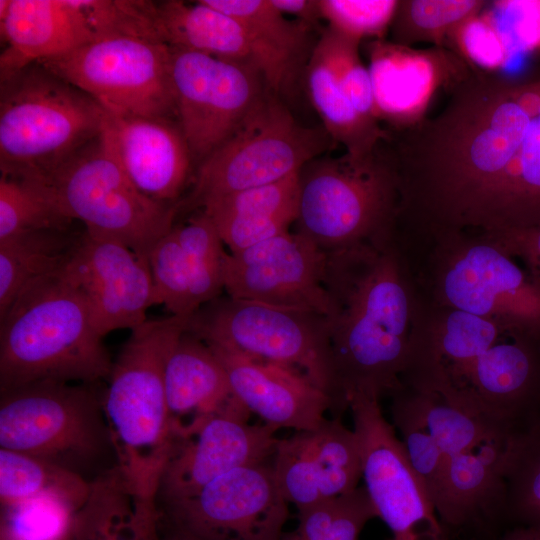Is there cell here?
<instances>
[{"label": "cell", "mask_w": 540, "mask_h": 540, "mask_svg": "<svg viewBox=\"0 0 540 540\" xmlns=\"http://www.w3.org/2000/svg\"><path fill=\"white\" fill-rule=\"evenodd\" d=\"M499 540H540V529L518 525L507 531Z\"/></svg>", "instance_id": "49"}, {"label": "cell", "mask_w": 540, "mask_h": 540, "mask_svg": "<svg viewBox=\"0 0 540 540\" xmlns=\"http://www.w3.org/2000/svg\"><path fill=\"white\" fill-rule=\"evenodd\" d=\"M444 398L511 439L540 424V346L504 337L484 351Z\"/></svg>", "instance_id": "17"}, {"label": "cell", "mask_w": 540, "mask_h": 540, "mask_svg": "<svg viewBox=\"0 0 540 540\" xmlns=\"http://www.w3.org/2000/svg\"><path fill=\"white\" fill-rule=\"evenodd\" d=\"M90 480L58 465L24 453L0 448L1 507L39 497H57L79 508Z\"/></svg>", "instance_id": "37"}, {"label": "cell", "mask_w": 540, "mask_h": 540, "mask_svg": "<svg viewBox=\"0 0 540 540\" xmlns=\"http://www.w3.org/2000/svg\"><path fill=\"white\" fill-rule=\"evenodd\" d=\"M482 235L492 239L514 259L520 260L540 285V225Z\"/></svg>", "instance_id": "46"}, {"label": "cell", "mask_w": 540, "mask_h": 540, "mask_svg": "<svg viewBox=\"0 0 540 540\" xmlns=\"http://www.w3.org/2000/svg\"><path fill=\"white\" fill-rule=\"evenodd\" d=\"M393 423L402 435L410 464L434 506L445 476L448 456L425 428L404 420H393Z\"/></svg>", "instance_id": "45"}, {"label": "cell", "mask_w": 540, "mask_h": 540, "mask_svg": "<svg viewBox=\"0 0 540 540\" xmlns=\"http://www.w3.org/2000/svg\"><path fill=\"white\" fill-rule=\"evenodd\" d=\"M504 449L489 444L447 457L434 508L448 538L490 537L507 520Z\"/></svg>", "instance_id": "26"}, {"label": "cell", "mask_w": 540, "mask_h": 540, "mask_svg": "<svg viewBox=\"0 0 540 540\" xmlns=\"http://www.w3.org/2000/svg\"><path fill=\"white\" fill-rule=\"evenodd\" d=\"M108 113L88 94L33 63L1 80L0 170L40 177L103 130Z\"/></svg>", "instance_id": "6"}, {"label": "cell", "mask_w": 540, "mask_h": 540, "mask_svg": "<svg viewBox=\"0 0 540 540\" xmlns=\"http://www.w3.org/2000/svg\"><path fill=\"white\" fill-rule=\"evenodd\" d=\"M457 45L472 67L488 73L540 54V0L487 1L461 26Z\"/></svg>", "instance_id": "31"}, {"label": "cell", "mask_w": 540, "mask_h": 540, "mask_svg": "<svg viewBox=\"0 0 540 540\" xmlns=\"http://www.w3.org/2000/svg\"><path fill=\"white\" fill-rule=\"evenodd\" d=\"M62 271L84 296L102 337L133 330L148 319V308L157 305L147 257L114 238L84 229Z\"/></svg>", "instance_id": "18"}, {"label": "cell", "mask_w": 540, "mask_h": 540, "mask_svg": "<svg viewBox=\"0 0 540 540\" xmlns=\"http://www.w3.org/2000/svg\"><path fill=\"white\" fill-rule=\"evenodd\" d=\"M96 384L39 381L1 392L0 448L85 478L114 452Z\"/></svg>", "instance_id": "9"}, {"label": "cell", "mask_w": 540, "mask_h": 540, "mask_svg": "<svg viewBox=\"0 0 540 540\" xmlns=\"http://www.w3.org/2000/svg\"><path fill=\"white\" fill-rule=\"evenodd\" d=\"M73 505L57 497H39L1 507L0 536L8 540H66Z\"/></svg>", "instance_id": "42"}, {"label": "cell", "mask_w": 540, "mask_h": 540, "mask_svg": "<svg viewBox=\"0 0 540 540\" xmlns=\"http://www.w3.org/2000/svg\"><path fill=\"white\" fill-rule=\"evenodd\" d=\"M241 25L251 55L276 96L292 95L319 39L313 27L283 15L271 0H204Z\"/></svg>", "instance_id": "29"}, {"label": "cell", "mask_w": 540, "mask_h": 540, "mask_svg": "<svg viewBox=\"0 0 540 540\" xmlns=\"http://www.w3.org/2000/svg\"><path fill=\"white\" fill-rule=\"evenodd\" d=\"M298 512L294 531L303 540H358L365 525L378 517L365 487Z\"/></svg>", "instance_id": "40"}, {"label": "cell", "mask_w": 540, "mask_h": 540, "mask_svg": "<svg viewBox=\"0 0 540 540\" xmlns=\"http://www.w3.org/2000/svg\"><path fill=\"white\" fill-rule=\"evenodd\" d=\"M485 0H399L389 33L390 41L415 47H446L452 32L476 15Z\"/></svg>", "instance_id": "38"}, {"label": "cell", "mask_w": 540, "mask_h": 540, "mask_svg": "<svg viewBox=\"0 0 540 540\" xmlns=\"http://www.w3.org/2000/svg\"><path fill=\"white\" fill-rule=\"evenodd\" d=\"M281 540H303L295 531L284 533Z\"/></svg>", "instance_id": "50"}, {"label": "cell", "mask_w": 540, "mask_h": 540, "mask_svg": "<svg viewBox=\"0 0 540 540\" xmlns=\"http://www.w3.org/2000/svg\"><path fill=\"white\" fill-rule=\"evenodd\" d=\"M288 504L272 464L264 462L236 468L196 495L158 508L200 540H281Z\"/></svg>", "instance_id": "15"}, {"label": "cell", "mask_w": 540, "mask_h": 540, "mask_svg": "<svg viewBox=\"0 0 540 540\" xmlns=\"http://www.w3.org/2000/svg\"><path fill=\"white\" fill-rule=\"evenodd\" d=\"M393 238L423 301L540 346V285L492 239L465 231H395Z\"/></svg>", "instance_id": "3"}, {"label": "cell", "mask_w": 540, "mask_h": 540, "mask_svg": "<svg viewBox=\"0 0 540 540\" xmlns=\"http://www.w3.org/2000/svg\"><path fill=\"white\" fill-rule=\"evenodd\" d=\"M322 33L327 40L336 77L343 94L363 118L379 124L375 118L369 69L360 57L361 42L348 38L328 26L322 30Z\"/></svg>", "instance_id": "44"}, {"label": "cell", "mask_w": 540, "mask_h": 540, "mask_svg": "<svg viewBox=\"0 0 540 540\" xmlns=\"http://www.w3.org/2000/svg\"><path fill=\"white\" fill-rule=\"evenodd\" d=\"M365 489L392 540H448L435 508L408 459L402 440L382 413L380 400L349 402Z\"/></svg>", "instance_id": "14"}, {"label": "cell", "mask_w": 540, "mask_h": 540, "mask_svg": "<svg viewBox=\"0 0 540 540\" xmlns=\"http://www.w3.org/2000/svg\"><path fill=\"white\" fill-rule=\"evenodd\" d=\"M165 388L172 443L192 435L215 416L251 413L234 395L213 350L186 330L167 360Z\"/></svg>", "instance_id": "27"}, {"label": "cell", "mask_w": 540, "mask_h": 540, "mask_svg": "<svg viewBox=\"0 0 540 540\" xmlns=\"http://www.w3.org/2000/svg\"><path fill=\"white\" fill-rule=\"evenodd\" d=\"M79 236L70 229H45L0 241V318L26 286L67 264Z\"/></svg>", "instance_id": "36"}, {"label": "cell", "mask_w": 540, "mask_h": 540, "mask_svg": "<svg viewBox=\"0 0 540 540\" xmlns=\"http://www.w3.org/2000/svg\"><path fill=\"white\" fill-rule=\"evenodd\" d=\"M507 520L540 529V424L505 448Z\"/></svg>", "instance_id": "39"}, {"label": "cell", "mask_w": 540, "mask_h": 540, "mask_svg": "<svg viewBox=\"0 0 540 540\" xmlns=\"http://www.w3.org/2000/svg\"><path fill=\"white\" fill-rule=\"evenodd\" d=\"M159 540H200L185 530L173 525L160 513Z\"/></svg>", "instance_id": "48"}, {"label": "cell", "mask_w": 540, "mask_h": 540, "mask_svg": "<svg viewBox=\"0 0 540 540\" xmlns=\"http://www.w3.org/2000/svg\"><path fill=\"white\" fill-rule=\"evenodd\" d=\"M418 300L417 321L401 384L444 396L459 384L484 351L509 336L498 325L483 318L432 305L419 296Z\"/></svg>", "instance_id": "22"}, {"label": "cell", "mask_w": 540, "mask_h": 540, "mask_svg": "<svg viewBox=\"0 0 540 540\" xmlns=\"http://www.w3.org/2000/svg\"><path fill=\"white\" fill-rule=\"evenodd\" d=\"M0 33L1 80L94 41L75 0H0Z\"/></svg>", "instance_id": "28"}, {"label": "cell", "mask_w": 540, "mask_h": 540, "mask_svg": "<svg viewBox=\"0 0 540 540\" xmlns=\"http://www.w3.org/2000/svg\"><path fill=\"white\" fill-rule=\"evenodd\" d=\"M159 519L156 497L115 463L90 480L66 540H159Z\"/></svg>", "instance_id": "30"}, {"label": "cell", "mask_w": 540, "mask_h": 540, "mask_svg": "<svg viewBox=\"0 0 540 540\" xmlns=\"http://www.w3.org/2000/svg\"><path fill=\"white\" fill-rule=\"evenodd\" d=\"M120 162L149 198L176 206L193 182L195 166L178 121L108 114Z\"/></svg>", "instance_id": "25"}, {"label": "cell", "mask_w": 540, "mask_h": 540, "mask_svg": "<svg viewBox=\"0 0 540 540\" xmlns=\"http://www.w3.org/2000/svg\"><path fill=\"white\" fill-rule=\"evenodd\" d=\"M272 467L283 496L298 511L354 490L362 478L356 434L341 417L279 439Z\"/></svg>", "instance_id": "21"}, {"label": "cell", "mask_w": 540, "mask_h": 540, "mask_svg": "<svg viewBox=\"0 0 540 540\" xmlns=\"http://www.w3.org/2000/svg\"><path fill=\"white\" fill-rule=\"evenodd\" d=\"M208 346L225 368L237 399L276 430L313 429L323 422L325 412L331 411L330 396L302 370Z\"/></svg>", "instance_id": "24"}, {"label": "cell", "mask_w": 540, "mask_h": 540, "mask_svg": "<svg viewBox=\"0 0 540 540\" xmlns=\"http://www.w3.org/2000/svg\"><path fill=\"white\" fill-rule=\"evenodd\" d=\"M26 180L66 218L121 241L142 257L173 228L178 216L176 206L149 198L131 181L120 162L109 117L101 133L62 164Z\"/></svg>", "instance_id": "8"}, {"label": "cell", "mask_w": 540, "mask_h": 540, "mask_svg": "<svg viewBox=\"0 0 540 540\" xmlns=\"http://www.w3.org/2000/svg\"><path fill=\"white\" fill-rule=\"evenodd\" d=\"M62 269L26 286L0 318L1 392L39 381L94 384L109 377L113 362L103 337Z\"/></svg>", "instance_id": "4"}, {"label": "cell", "mask_w": 540, "mask_h": 540, "mask_svg": "<svg viewBox=\"0 0 540 540\" xmlns=\"http://www.w3.org/2000/svg\"><path fill=\"white\" fill-rule=\"evenodd\" d=\"M398 0H319L322 19L336 32L362 42L386 39Z\"/></svg>", "instance_id": "43"}, {"label": "cell", "mask_w": 540, "mask_h": 540, "mask_svg": "<svg viewBox=\"0 0 540 540\" xmlns=\"http://www.w3.org/2000/svg\"><path fill=\"white\" fill-rule=\"evenodd\" d=\"M382 141L367 155L326 153L300 169L295 231L325 254L391 238L398 185Z\"/></svg>", "instance_id": "7"}, {"label": "cell", "mask_w": 540, "mask_h": 540, "mask_svg": "<svg viewBox=\"0 0 540 540\" xmlns=\"http://www.w3.org/2000/svg\"><path fill=\"white\" fill-rule=\"evenodd\" d=\"M155 22L159 39L169 47L255 62L239 22L204 0L155 1Z\"/></svg>", "instance_id": "34"}, {"label": "cell", "mask_w": 540, "mask_h": 540, "mask_svg": "<svg viewBox=\"0 0 540 540\" xmlns=\"http://www.w3.org/2000/svg\"><path fill=\"white\" fill-rule=\"evenodd\" d=\"M271 3L283 15L293 16L313 28L322 20L319 0H271Z\"/></svg>", "instance_id": "47"}, {"label": "cell", "mask_w": 540, "mask_h": 540, "mask_svg": "<svg viewBox=\"0 0 540 540\" xmlns=\"http://www.w3.org/2000/svg\"><path fill=\"white\" fill-rule=\"evenodd\" d=\"M305 81L322 126L335 144L345 148V152L355 156L367 155L386 139V130L363 118L343 94L322 32L306 67Z\"/></svg>", "instance_id": "35"}, {"label": "cell", "mask_w": 540, "mask_h": 540, "mask_svg": "<svg viewBox=\"0 0 540 540\" xmlns=\"http://www.w3.org/2000/svg\"><path fill=\"white\" fill-rule=\"evenodd\" d=\"M298 173L216 197L207 201L200 210L210 217L230 252L241 251L288 231L296 222Z\"/></svg>", "instance_id": "32"}, {"label": "cell", "mask_w": 540, "mask_h": 540, "mask_svg": "<svg viewBox=\"0 0 540 540\" xmlns=\"http://www.w3.org/2000/svg\"><path fill=\"white\" fill-rule=\"evenodd\" d=\"M177 121L196 168L270 90L258 65L170 47Z\"/></svg>", "instance_id": "13"}, {"label": "cell", "mask_w": 540, "mask_h": 540, "mask_svg": "<svg viewBox=\"0 0 540 540\" xmlns=\"http://www.w3.org/2000/svg\"><path fill=\"white\" fill-rule=\"evenodd\" d=\"M72 222L35 183L1 174L0 241L37 230L70 229Z\"/></svg>", "instance_id": "41"}, {"label": "cell", "mask_w": 540, "mask_h": 540, "mask_svg": "<svg viewBox=\"0 0 540 540\" xmlns=\"http://www.w3.org/2000/svg\"><path fill=\"white\" fill-rule=\"evenodd\" d=\"M323 284L332 304L331 412L341 417L356 395L380 400L401 388L419 300L393 235L326 254Z\"/></svg>", "instance_id": "2"}, {"label": "cell", "mask_w": 540, "mask_h": 540, "mask_svg": "<svg viewBox=\"0 0 540 540\" xmlns=\"http://www.w3.org/2000/svg\"><path fill=\"white\" fill-rule=\"evenodd\" d=\"M187 320L174 315L147 319L131 330L103 393L116 463L154 496L172 446L165 369Z\"/></svg>", "instance_id": "5"}, {"label": "cell", "mask_w": 540, "mask_h": 540, "mask_svg": "<svg viewBox=\"0 0 540 540\" xmlns=\"http://www.w3.org/2000/svg\"><path fill=\"white\" fill-rule=\"evenodd\" d=\"M249 416L218 415L192 435L175 440L157 490L158 507L196 495L209 483L236 468L267 462L278 438L267 424H250Z\"/></svg>", "instance_id": "20"}, {"label": "cell", "mask_w": 540, "mask_h": 540, "mask_svg": "<svg viewBox=\"0 0 540 540\" xmlns=\"http://www.w3.org/2000/svg\"><path fill=\"white\" fill-rule=\"evenodd\" d=\"M227 252L218 231L203 211L175 223L148 253L156 302L179 317H189L224 291Z\"/></svg>", "instance_id": "23"}, {"label": "cell", "mask_w": 540, "mask_h": 540, "mask_svg": "<svg viewBox=\"0 0 540 540\" xmlns=\"http://www.w3.org/2000/svg\"><path fill=\"white\" fill-rule=\"evenodd\" d=\"M407 205L435 231L540 225V79L471 69L400 142Z\"/></svg>", "instance_id": "1"}, {"label": "cell", "mask_w": 540, "mask_h": 540, "mask_svg": "<svg viewBox=\"0 0 540 540\" xmlns=\"http://www.w3.org/2000/svg\"><path fill=\"white\" fill-rule=\"evenodd\" d=\"M393 420L425 428L447 456L495 444L506 447L511 438L490 422L451 404L437 393L402 385L391 396Z\"/></svg>", "instance_id": "33"}, {"label": "cell", "mask_w": 540, "mask_h": 540, "mask_svg": "<svg viewBox=\"0 0 540 540\" xmlns=\"http://www.w3.org/2000/svg\"><path fill=\"white\" fill-rule=\"evenodd\" d=\"M0 540H8V539L5 538V537L0 536Z\"/></svg>", "instance_id": "51"}, {"label": "cell", "mask_w": 540, "mask_h": 540, "mask_svg": "<svg viewBox=\"0 0 540 540\" xmlns=\"http://www.w3.org/2000/svg\"><path fill=\"white\" fill-rule=\"evenodd\" d=\"M377 122L402 130L424 118L439 92L450 93L471 72L447 47L417 48L387 39L366 43Z\"/></svg>", "instance_id": "19"}, {"label": "cell", "mask_w": 540, "mask_h": 540, "mask_svg": "<svg viewBox=\"0 0 540 540\" xmlns=\"http://www.w3.org/2000/svg\"><path fill=\"white\" fill-rule=\"evenodd\" d=\"M325 263L323 251L302 234L288 230L227 253L224 291L234 298L307 309L328 317L332 304L323 284Z\"/></svg>", "instance_id": "16"}, {"label": "cell", "mask_w": 540, "mask_h": 540, "mask_svg": "<svg viewBox=\"0 0 540 540\" xmlns=\"http://www.w3.org/2000/svg\"><path fill=\"white\" fill-rule=\"evenodd\" d=\"M186 331L208 345L296 367L331 398L326 316L221 295L188 317Z\"/></svg>", "instance_id": "11"}, {"label": "cell", "mask_w": 540, "mask_h": 540, "mask_svg": "<svg viewBox=\"0 0 540 540\" xmlns=\"http://www.w3.org/2000/svg\"><path fill=\"white\" fill-rule=\"evenodd\" d=\"M170 61V47L163 42L112 36L37 63L88 94L110 115L177 121Z\"/></svg>", "instance_id": "12"}, {"label": "cell", "mask_w": 540, "mask_h": 540, "mask_svg": "<svg viewBox=\"0 0 540 540\" xmlns=\"http://www.w3.org/2000/svg\"><path fill=\"white\" fill-rule=\"evenodd\" d=\"M334 144L322 125L299 124L268 90L230 138L196 168L178 215L192 214L216 197L298 173Z\"/></svg>", "instance_id": "10"}]
</instances>
